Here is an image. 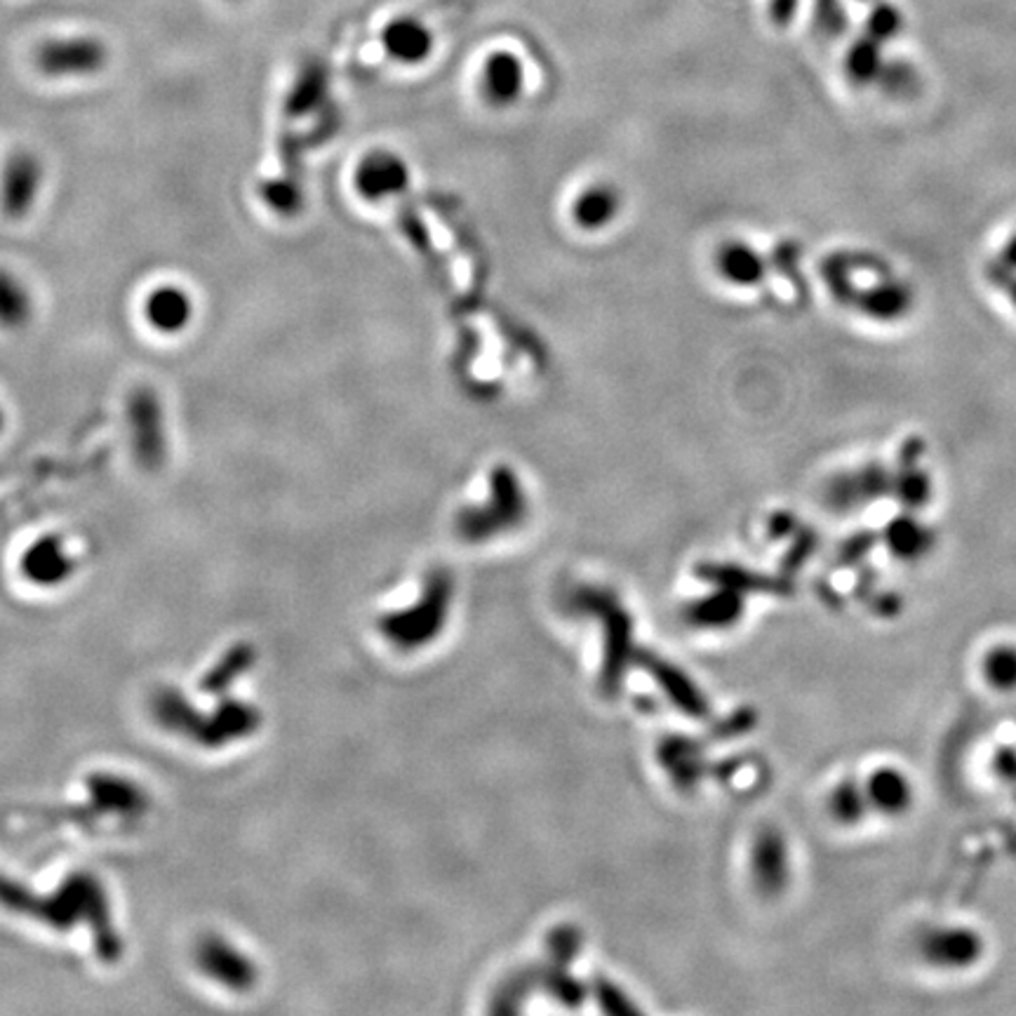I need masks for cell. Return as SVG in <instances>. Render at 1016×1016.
<instances>
[{"mask_svg":"<svg viewBox=\"0 0 1016 1016\" xmlns=\"http://www.w3.org/2000/svg\"><path fill=\"white\" fill-rule=\"evenodd\" d=\"M917 961L934 972L963 974L986 957V936L967 923H930L913 936Z\"/></svg>","mask_w":1016,"mask_h":1016,"instance_id":"6da1fadb","label":"cell"},{"mask_svg":"<svg viewBox=\"0 0 1016 1016\" xmlns=\"http://www.w3.org/2000/svg\"><path fill=\"white\" fill-rule=\"evenodd\" d=\"M450 591L452 584L445 574H435L427 584L424 598L419 601L417 607L383 617V634L400 647H419L429 643L433 636H438V630L445 624Z\"/></svg>","mask_w":1016,"mask_h":1016,"instance_id":"7a4b0ae2","label":"cell"},{"mask_svg":"<svg viewBox=\"0 0 1016 1016\" xmlns=\"http://www.w3.org/2000/svg\"><path fill=\"white\" fill-rule=\"evenodd\" d=\"M492 504L469 509L459 515V532L466 540H488V536L515 525L525 515V496L511 469H496L492 475Z\"/></svg>","mask_w":1016,"mask_h":1016,"instance_id":"3957f363","label":"cell"},{"mask_svg":"<svg viewBox=\"0 0 1016 1016\" xmlns=\"http://www.w3.org/2000/svg\"><path fill=\"white\" fill-rule=\"evenodd\" d=\"M574 605L586 612H596L607 624V655L603 668V687L607 695H615L622 687L624 668L630 659V619L624 607L617 605L615 598H609L607 593L582 588L574 596Z\"/></svg>","mask_w":1016,"mask_h":1016,"instance_id":"277c9868","label":"cell"},{"mask_svg":"<svg viewBox=\"0 0 1016 1016\" xmlns=\"http://www.w3.org/2000/svg\"><path fill=\"white\" fill-rule=\"evenodd\" d=\"M43 186V161L31 151H17L0 172V207L10 219H24L41 201Z\"/></svg>","mask_w":1016,"mask_h":1016,"instance_id":"5b68a950","label":"cell"},{"mask_svg":"<svg viewBox=\"0 0 1016 1016\" xmlns=\"http://www.w3.org/2000/svg\"><path fill=\"white\" fill-rule=\"evenodd\" d=\"M142 318L156 335H184L196 320V297L179 283H161L146 293Z\"/></svg>","mask_w":1016,"mask_h":1016,"instance_id":"8992f818","label":"cell"},{"mask_svg":"<svg viewBox=\"0 0 1016 1016\" xmlns=\"http://www.w3.org/2000/svg\"><path fill=\"white\" fill-rule=\"evenodd\" d=\"M751 875L762 896H779L791 883V848L777 827L758 831L751 845Z\"/></svg>","mask_w":1016,"mask_h":1016,"instance_id":"52a82bcc","label":"cell"},{"mask_svg":"<svg viewBox=\"0 0 1016 1016\" xmlns=\"http://www.w3.org/2000/svg\"><path fill=\"white\" fill-rule=\"evenodd\" d=\"M861 781H864L873 817L901 819L915 808V781L899 764H878L861 777Z\"/></svg>","mask_w":1016,"mask_h":1016,"instance_id":"ba28073f","label":"cell"},{"mask_svg":"<svg viewBox=\"0 0 1016 1016\" xmlns=\"http://www.w3.org/2000/svg\"><path fill=\"white\" fill-rule=\"evenodd\" d=\"M410 184V170L391 151H374L356 172V191L372 203L400 196Z\"/></svg>","mask_w":1016,"mask_h":1016,"instance_id":"9c48e42d","label":"cell"},{"mask_svg":"<svg viewBox=\"0 0 1016 1016\" xmlns=\"http://www.w3.org/2000/svg\"><path fill=\"white\" fill-rule=\"evenodd\" d=\"M106 62L104 50L92 41H71V43H50L41 52L43 73L52 79H83V75L98 73Z\"/></svg>","mask_w":1016,"mask_h":1016,"instance_id":"30bf717a","label":"cell"},{"mask_svg":"<svg viewBox=\"0 0 1016 1016\" xmlns=\"http://www.w3.org/2000/svg\"><path fill=\"white\" fill-rule=\"evenodd\" d=\"M525 90V69L513 52H492L481 71V92L492 106H511Z\"/></svg>","mask_w":1016,"mask_h":1016,"instance_id":"8fae6325","label":"cell"},{"mask_svg":"<svg viewBox=\"0 0 1016 1016\" xmlns=\"http://www.w3.org/2000/svg\"><path fill=\"white\" fill-rule=\"evenodd\" d=\"M381 43L389 57L400 64H421L433 50V33L414 17H398L383 29Z\"/></svg>","mask_w":1016,"mask_h":1016,"instance_id":"7c38bea8","label":"cell"},{"mask_svg":"<svg viewBox=\"0 0 1016 1016\" xmlns=\"http://www.w3.org/2000/svg\"><path fill=\"white\" fill-rule=\"evenodd\" d=\"M823 808H827L829 819L840 829H859L861 823L873 817L864 781L854 774L842 777L831 786Z\"/></svg>","mask_w":1016,"mask_h":1016,"instance_id":"4fadbf2b","label":"cell"},{"mask_svg":"<svg viewBox=\"0 0 1016 1016\" xmlns=\"http://www.w3.org/2000/svg\"><path fill=\"white\" fill-rule=\"evenodd\" d=\"M883 542L896 561L917 563L934 551L936 534L925 523L915 521L913 515L906 513V515L894 517V521L885 527Z\"/></svg>","mask_w":1016,"mask_h":1016,"instance_id":"5bb4252c","label":"cell"},{"mask_svg":"<svg viewBox=\"0 0 1016 1016\" xmlns=\"http://www.w3.org/2000/svg\"><path fill=\"white\" fill-rule=\"evenodd\" d=\"M892 483L894 481L883 469H864L861 473L838 478L829 496L833 506L842 511H854L856 506L871 504L878 496L892 492Z\"/></svg>","mask_w":1016,"mask_h":1016,"instance_id":"9a60e30c","label":"cell"},{"mask_svg":"<svg viewBox=\"0 0 1016 1016\" xmlns=\"http://www.w3.org/2000/svg\"><path fill=\"white\" fill-rule=\"evenodd\" d=\"M35 316V299L24 278L10 268H0V330L19 332L31 325Z\"/></svg>","mask_w":1016,"mask_h":1016,"instance_id":"2e32d148","label":"cell"},{"mask_svg":"<svg viewBox=\"0 0 1016 1016\" xmlns=\"http://www.w3.org/2000/svg\"><path fill=\"white\" fill-rule=\"evenodd\" d=\"M743 615V593L730 586H720L711 596L695 601L685 609L689 624L701 628H727L735 626Z\"/></svg>","mask_w":1016,"mask_h":1016,"instance_id":"e0dca14e","label":"cell"},{"mask_svg":"<svg viewBox=\"0 0 1016 1016\" xmlns=\"http://www.w3.org/2000/svg\"><path fill=\"white\" fill-rule=\"evenodd\" d=\"M640 659H643V666L666 689V695L674 699L689 718H706L708 716L706 699L701 697L699 689L685 678V674H680L678 668H674L670 664H666V661H661L657 657H651V655H640Z\"/></svg>","mask_w":1016,"mask_h":1016,"instance_id":"ac0fdd59","label":"cell"},{"mask_svg":"<svg viewBox=\"0 0 1016 1016\" xmlns=\"http://www.w3.org/2000/svg\"><path fill=\"white\" fill-rule=\"evenodd\" d=\"M622 196L612 184H593L577 196L572 207V217L586 232H598L619 215Z\"/></svg>","mask_w":1016,"mask_h":1016,"instance_id":"d6986e66","label":"cell"},{"mask_svg":"<svg viewBox=\"0 0 1016 1016\" xmlns=\"http://www.w3.org/2000/svg\"><path fill=\"white\" fill-rule=\"evenodd\" d=\"M984 685L995 695H1016V643L1003 640L984 649L979 661Z\"/></svg>","mask_w":1016,"mask_h":1016,"instance_id":"ffe728a7","label":"cell"},{"mask_svg":"<svg viewBox=\"0 0 1016 1016\" xmlns=\"http://www.w3.org/2000/svg\"><path fill=\"white\" fill-rule=\"evenodd\" d=\"M720 274L732 285H756L762 278V261L743 243H730L718 255Z\"/></svg>","mask_w":1016,"mask_h":1016,"instance_id":"44dd1931","label":"cell"},{"mask_svg":"<svg viewBox=\"0 0 1016 1016\" xmlns=\"http://www.w3.org/2000/svg\"><path fill=\"white\" fill-rule=\"evenodd\" d=\"M701 577L708 579V582H714L718 586H730V588H737L741 593L746 591H779V586L770 579H764V577H758V574L753 572H746V569H739V567H718V565H708V567H701Z\"/></svg>","mask_w":1016,"mask_h":1016,"instance_id":"7402d4cb","label":"cell"},{"mask_svg":"<svg viewBox=\"0 0 1016 1016\" xmlns=\"http://www.w3.org/2000/svg\"><path fill=\"white\" fill-rule=\"evenodd\" d=\"M66 565L69 561L60 540H45L41 544H35V548L29 555V567L35 569V577H54V574L60 577Z\"/></svg>","mask_w":1016,"mask_h":1016,"instance_id":"603a6c76","label":"cell"},{"mask_svg":"<svg viewBox=\"0 0 1016 1016\" xmlns=\"http://www.w3.org/2000/svg\"><path fill=\"white\" fill-rule=\"evenodd\" d=\"M544 986L558 998L561 1003L577 1007L584 1000V986L572 979L569 974H565L561 967L558 969H548L542 974Z\"/></svg>","mask_w":1016,"mask_h":1016,"instance_id":"cb8c5ba5","label":"cell"},{"mask_svg":"<svg viewBox=\"0 0 1016 1016\" xmlns=\"http://www.w3.org/2000/svg\"><path fill=\"white\" fill-rule=\"evenodd\" d=\"M325 94V71L320 66H309L293 90V102L297 109L311 106Z\"/></svg>","mask_w":1016,"mask_h":1016,"instance_id":"d4e9b609","label":"cell"},{"mask_svg":"<svg viewBox=\"0 0 1016 1016\" xmlns=\"http://www.w3.org/2000/svg\"><path fill=\"white\" fill-rule=\"evenodd\" d=\"M814 24L821 33H827V35H838L842 29H845L848 19H845V10H842L840 6V0H817Z\"/></svg>","mask_w":1016,"mask_h":1016,"instance_id":"484cf974","label":"cell"},{"mask_svg":"<svg viewBox=\"0 0 1016 1016\" xmlns=\"http://www.w3.org/2000/svg\"><path fill=\"white\" fill-rule=\"evenodd\" d=\"M579 932L577 930H572V927H563L555 932L551 936V953L555 957V963L558 965H565L572 961V955L579 951Z\"/></svg>","mask_w":1016,"mask_h":1016,"instance_id":"4316f807","label":"cell"},{"mask_svg":"<svg viewBox=\"0 0 1016 1016\" xmlns=\"http://www.w3.org/2000/svg\"><path fill=\"white\" fill-rule=\"evenodd\" d=\"M596 995H598L601 1007H603L605 1012H609V1014L638 1012V1007H636V1005H630V1003L626 1000V995H624L619 988H615L612 984H607L605 979H598V982H596Z\"/></svg>","mask_w":1016,"mask_h":1016,"instance_id":"83f0119b","label":"cell"},{"mask_svg":"<svg viewBox=\"0 0 1016 1016\" xmlns=\"http://www.w3.org/2000/svg\"><path fill=\"white\" fill-rule=\"evenodd\" d=\"M798 10V0H770V19L777 27H789Z\"/></svg>","mask_w":1016,"mask_h":1016,"instance_id":"f1b7e54d","label":"cell"},{"mask_svg":"<svg viewBox=\"0 0 1016 1016\" xmlns=\"http://www.w3.org/2000/svg\"><path fill=\"white\" fill-rule=\"evenodd\" d=\"M995 772H1000V777L1007 781H1016V753L1000 751L995 756Z\"/></svg>","mask_w":1016,"mask_h":1016,"instance_id":"f546056e","label":"cell"},{"mask_svg":"<svg viewBox=\"0 0 1016 1016\" xmlns=\"http://www.w3.org/2000/svg\"><path fill=\"white\" fill-rule=\"evenodd\" d=\"M0 429H3V410H0Z\"/></svg>","mask_w":1016,"mask_h":1016,"instance_id":"4dcf8cb0","label":"cell"}]
</instances>
